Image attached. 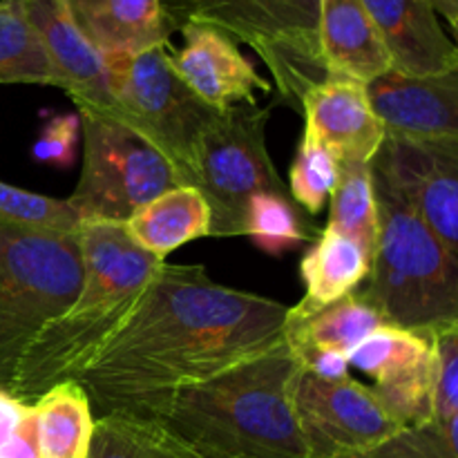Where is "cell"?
Returning a JSON list of instances; mask_svg holds the SVG:
<instances>
[{"instance_id": "obj_18", "label": "cell", "mask_w": 458, "mask_h": 458, "mask_svg": "<svg viewBox=\"0 0 458 458\" xmlns=\"http://www.w3.org/2000/svg\"><path fill=\"white\" fill-rule=\"evenodd\" d=\"M65 7L101 56L168 47L174 31L161 0H65Z\"/></svg>"}, {"instance_id": "obj_19", "label": "cell", "mask_w": 458, "mask_h": 458, "mask_svg": "<svg viewBox=\"0 0 458 458\" xmlns=\"http://www.w3.org/2000/svg\"><path fill=\"white\" fill-rule=\"evenodd\" d=\"M318 45L331 74L369 85L394 70L392 56L360 0H320Z\"/></svg>"}, {"instance_id": "obj_30", "label": "cell", "mask_w": 458, "mask_h": 458, "mask_svg": "<svg viewBox=\"0 0 458 458\" xmlns=\"http://www.w3.org/2000/svg\"><path fill=\"white\" fill-rule=\"evenodd\" d=\"M356 458H458V414L403 429L387 443Z\"/></svg>"}, {"instance_id": "obj_17", "label": "cell", "mask_w": 458, "mask_h": 458, "mask_svg": "<svg viewBox=\"0 0 458 458\" xmlns=\"http://www.w3.org/2000/svg\"><path fill=\"white\" fill-rule=\"evenodd\" d=\"M378 30L392 67L407 76L441 74L458 65V45L428 0H360Z\"/></svg>"}, {"instance_id": "obj_13", "label": "cell", "mask_w": 458, "mask_h": 458, "mask_svg": "<svg viewBox=\"0 0 458 458\" xmlns=\"http://www.w3.org/2000/svg\"><path fill=\"white\" fill-rule=\"evenodd\" d=\"M367 92L387 137L458 146V65L429 76L389 70Z\"/></svg>"}, {"instance_id": "obj_14", "label": "cell", "mask_w": 458, "mask_h": 458, "mask_svg": "<svg viewBox=\"0 0 458 458\" xmlns=\"http://www.w3.org/2000/svg\"><path fill=\"white\" fill-rule=\"evenodd\" d=\"M43 43L58 88L74 101L76 112L119 121V110L107 88L103 56L88 43L72 21L65 0H13Z\"/></svg>"}, {"instance_id": "obj_34", "label": "cell", "mask_w": 458, "mask_h": 458, "mask_svg": "<svg viewBox=\"0 0 458 458\" xmlns=\"http://www.w3.org/2000/svg\"><path fill=\"white\" fill-rule=\"evenodd\" d=\"M31 416L30 403L18 401L9 392L0 389V447L22 428L27 419Z\"/></svg>"}, {"instance_id": "obj_10", "label": "cell", "mask_w": 458, "mask_h": 458, "mask_svg": "<svg viewBox=\"0 0 458 458\" xmlns=\"http://www.w3.org/2000/svg\"><path fill=\"white\" fill-rule=\"evenodd\" d=\"M295 411L313 458L362 456L405 429L385 410L374 389L352 376L322 380L302 374L295 389Z\"/></svg>"}, {"instance_id": "obj_26", "label": "cell", "mask_w": 458, "mask_h": 458, "mask_svg": "<svg viewBox=\"0 0 458 458\" xmlns=\"http://www.w3.org/2000/svg\"><path fill=\"white\" fill-rule=\"evenodd\" d=\"M58 88L56 72L34 27L13 0H0V85Z\"/></svg>"}, {"instance_id": "obj_11", "label": "cell", "mask_w": 458, "mask_h": 458, "mask_svg": "<svg viewBox=\"0 0 458 458\" xmlns=\"http://www.w3.org/2000/svg\"><path fill=\"white\" fill-rule=\"evenodd\" d=\"M349 365L374 378V394L405 429L434 419L432 334L383 325L349 353Z\"/></svg>"}, {"instance_id": "obj_27", "label": "cell", "mask_w": 458, "mask_h": 458, "mask_svg": "<svg viewBox=\"0 0 458 458\" xmlns=\"http://www.w3.org/2000/svg\"><path fill=\"white\" fill-rule=\"evenodd\" d=\"M318 228L300 213L291 197L276 192H259L249 201L244 219V235L271 255L293 250L302 242H313Z\"/></svg>"}, {"instance_id": "obj_32", "label": "cell", "mask_w": 458, "mask_h": 458, "mask_svg": "<svg viewBox=\"0 0 458 458\" xmlns=\"http://www.w3.org/2000/svg\"><path fill=\"white\" fill-rule=\"evenodd\" d=\"M81 132V116L74 114H58L45 123L43 132L38 134L34 143V159L40 164L56 165V168H67L74 159L76 143H79Z\"/></svg>"}, {"instance_id": "obj_22", "label": "cell", "mask_w": 458, "mask_h": 458, "mask_svg": "<svg viewBox=\"0 0 458 458\" xmlns=\"http://www.w3.org/2000/svg\"><path fill=\"white\" fill-rule=\"evenodd\" d=\"M31 407L40 458H88L97 419L79 380L54 385Z\"/></svg>"}, {"instance_id": "obj_2", "label": "cell", "mask_w": 458, "mask_h": 458, "mask_svg": "<svg viewBox=\"0 0 458 458\" xmlns=\"http://www.w3.org/2000/svg\"><path fill=\"white\" fill-rule=\"evenodd\" d=\"M302 374L284 340L213 378L179 387L155 423L199 458H313L295 411Z\"/></svg>"}, {"instance_id": "obj_29", "label": "cell", "mask_w": 458, "mask_h": 458, "mask_svg": "<svg viewBox=\"0 0 458 458\" xmlns=\"http://www.w3.org/2000/svg\"><path fill=\"white\" fill-rule=\"evenodd\" d=\"M338 182V161L335 157L304 130L298 152L291 164L289 195L307 215L322 213Z\"/></svg>"}, {"instance_id": "obj_24", "label": "cell", "mask_w": 458, "mask_h": 458, "mask_svg": "<svg viewBox=\"0 0 458 458\" xmlns=\"http://www.w3.org/2000/svg\"><path fill=\"white\" fill-rule=\"evenodd\" d=\"M329 228L358 242L374 259L380 224L371 161H338V182L329 197Z\"/></svg>"}, {"instance_id": "obj_5", "label": "cell", "mask_w": 458, "mask_h": 458, "mask_svg": "<svg viewBox=\"0 0 458 458\" xmlns=\"http://www.w3.org/2000/svg\"><path fill=\"white\" fill-rule=\"evenodd\" d=\"M83 282L81 237L0 226V389L12 394L38 335Z\"/></svg>"}, {"instance_id": "obj_36", "label": "cell", "mask_w": 458, "mask_h": 458, "mask_svg": "<svg viewBox=\"0 0 458 458\" xmlns=\"http://www.w3.org/2000/svg\"><path fill=\"white\" fill-rule=\"evenodd\" d=\"M428 4L443 18H447V22L458 18V0H428Z\"/></svg>"}, {"instance_id": "obj_6", "label": "cell", "mask_w": 458, "mask_h": 458, "mask_svg": "<svg viewBox=\"0 0 458 458\" xmlns=\"http://www.w3.org/2000/svg\"><path fill=\"white\" fill-rule=\"evenodd\" d=\"M174 30L199 22L250 45L277 83V92L300 110L304 94L329 79L318 45L320 0H161Z\"/></svg>"}, {"instance_id": "obj_33", "label": "cell", "mask_w": 458, "mask_h": 458, "mask_svg": "<svg viewBox=\"0 0 458 458\" xmlns=\"http://www.w3.org/2000/svg\"><path fill=\"white\" fill-rule=\"evenodd\" d=\"M295 358L302 365L304 374H311L322 380H343L349 378V356L347 353L334 352V349L304 347L293 349Z\"/></svg>"}, {"instance_id": "obj_7", "label": "cell", "mask_w": 458, "mask_h": 458, "mask_svg": "<svg viewBox=\"0 0 458 458\" xmlns=\"http://www.w3.org/2000/svg\"><path fill=\"white\" fill-rule=\"evenodd\" d=\"M103 63L119 123L146 139L173 165L179 183L191 186L201 139L222 112L183 83L165 47L106 54Z\"/></svg>"}, {"instance_id": "obj_25", "label": "cell", "mask_w": 458, "mask_h": 458, "mask_svg": "<svg viewBox=\"0 0 458 458\" xmlns=\"http://www.w3.org/2000/svg\"><path fill=\"white\" fill-rule=\"evenodd\" d=\"M88 458H199L159 423L123 414L98 416Z\"/></svg>"}, {"instance_id": "obj_31", "label": "cell", "mask_w": 458, "mask_h": 458, "mask_svg": "<svg viewBox=\"0 0 458 458\" xmlns=\"http://www.w3.org/2000/svg\"><path fill=\"white\" fill-rule=\"evenodd\" d=\"M437 356L434 419L458 414V327L432 334Z\"/></svg>"}, {"instance_id": "obj_21", "label": "cell", "mask_w": 458, "mask_h": 458, "mask_svg": "<svg viewBox=\"0 0 458 458\" xmlns=\"http://www.w3.org/2000/svg\"><path fill=\"white\" fill-rule=\"evenodd\" d=\"M123 228L139 249L165 262L188 242L210 237V206L197 188L174 186L143 204Z\"/></svg>"}, {"instance_id": "obj_4", "label": "cell", "mask_w": 458, "mask_h": 458, "mask_svg": "<svg viewBox=\"0 0 458 458\" xmlns=\"http://www.w3.org/2000/svg\"><path fill=\"white\" fill-rule=\"evenodd\" d=\"M378 244L371 271L356 289L387 325L411 331L458 327V258L420 215L374 173Z\"/></svg>"}, {"instance_id": "obj_37", "label": "cell", "mask_w": 458, "mask_h": 458, "mask_svg": "<svg viewBox=\"0 0 458 458\" xmlns=\"http://www.w3.org/2000/svg\"><path fill=\"white\" fill-rule=\"evenodd\" d=\"M450 25H452V31H454V43L458 45V18H456V21H452Z\"/></svg>"}, {"instance_id": "obj_28", "label": "cell", "mask_w": 458, "mask_h": 458, "mask_svg": "<svg viewBox=\"0 0 458 458\" xmlns=\"http://www.w3.org/2000/svg\"><path fill=\"white\" fill-rule=\"evenodd\" d=\"M0 226L49 235H74L83 222L67 199H54L0 182Z\"/></svg>"}, {"instance_id": "obj_9", "label": "cell", "mask_w": 458, "mask_h": 458, "mask_svg": "<svg viewBox=\"0 0 458 458\" xmlns=\"http://www.w3.org/2000/svg\"><path fill=\"white\" fill-rule=\"evenodd\" d=\"M83 170L67 201L81 222L123 224L143 204L182 186L173 165L119 121L79 112Z\"/></svg>"}, {"instance_id": "obj_8", "label": "cell", "mask_w": 458, "mask_h": 458, "mask_svg": "<svg viewBox=\"0 0 458 458\" xmlns=\"http://www.w3.org/2000/svg\"><path fill=\"white\" fill-rule=\"evenodd\" d=\"M267 123L268 110L258 103H237L201 139L191 186L210 206V237L244 235L246 208L259 192L291 197L268 155Z\"/></svg>"}, {"instance_id": "obj_16", "label": "cell", "mask_w": 458, "mask_h": 458, "mask_svg": "<svg viewBox=\"0 0 458 458\" xmlns=\"http://www.w3.org/2000/svg\"><path fill=\"white\" fill-rule=\"evenodd\" d=\"M304 130L311 132L335 161L369 164L383 148L385 125L371 107L367 85L347 76L331 74L309 89L300 107Z\"/></svg>"}, {"instance_id": "obj_15", "label": "cell", "mask_w": 458, "mask_h": 458, "mask_svg": "<svg viewBox=\"0 0 458 458\" xmlns=\"http://www.w3.org/2000/svg\"><path fill=\"white\" fill-rule=\"evenodd\" d=\"M183 45L170 52V63L183 83L204 103L224 112L237 103H255V92L271 85L222 30L191 22L179 30Z\"/></svg>"}, {"instance_id": "obj_23", "label": "cell", "mask_w": 458, "mask_h": 458, "mask_svg": "<svg viewBox=\"0 0 458 458\" xmlns=\"http://www.w3.org/2000/svg\"><path fill=\"white\" fill-rule=\"evenodd\" d=\"M383 325H387L385 318L353 291L304 320H286L284 340L291 349H334L349 356Z\"/></svg>"}, {"instance_id": "obj_3", "label": "cell", "mask_w": 458, "mask_h": 458, "mask_svg": "<svg viewBox=\"0 0 458 458\" xmlns=\"http://www.w3.org/2000/svg\"><path fill=\"white\" fill-rule=\"evenodd\" d=\"M83 282L74 302L38 335L21 367L12 396L36 403L58 383L79 380L107 340L132 316L161 259L139 249L123 224L81 226Z\"/></svg>"}, {"instance_id": "obj_20", "label": "cell", "mask_w": 458, "mask_h": 458, "mask_svg": "<svg viewBox=\"0 0 458 458\" xmlns=\"http://www.w3.org/2000/svg\"><path fill=\"white\" fill-rule=\"evenodd\" d=\"M371 255L358 242L334 228H322L300 262L307 293L289 309V320H304L338 300L347 298L367 280Z\"/></svg>"}, {"instance_id": "obj_1", "label": "cell", "mask_w": 458, "mask_h": 458, "mask_svg": "<svg viewBox=\"0 0 458 458\" xmlns=\"http://www.w3.org/2000/svg\"><path fill=\"white\" fill-rule=\"evenodd\" d=\"M289 307L164 262L132 316L79 376L98 416L155 420L164 403L284 343Z\"/></svg>"}, {"instance_id": "obj_12", "label": "cell", "mask_w": 458, "mask_h": 458, "mask_svg": "<svg viewBox=\"0 0 458 458\" xmlns=\"http://www.w3.org/2000/svg\"><path fill=\"white\" fill-rule=\"evenodd\" d=\"M371 168L458 258V146L385 137Z\"/></svg>"}, {"instance_id": "obj_35", "label": "cell", "mask_w": 458, "mask_h": 458, "mask_svg": "<svg viewBox=\"0 0 458 458\" xmlns=\"http://www.w3.org/2000/svg\"><path fill=\"white\" fill-rule=\"evenodd\" d=\"M0 458H40L38 443H36L34 407H31V416L22 423V428L0 447Z\"/></svg>"}]
</instances>
